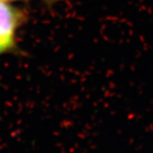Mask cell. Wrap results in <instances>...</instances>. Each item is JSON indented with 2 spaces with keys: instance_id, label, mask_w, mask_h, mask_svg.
Listing matches in <instances>:
<instances>
[{
  "instance_id": "6da1fadb",
  "label": "cell",
  "mask_w": 153,
  "mask_h": 153,
  "mask_svg": "<svg viewBox=\"0 0 153 153\" xmlns=\"http://www.w3.org/2000/svg\"><path fill=\"white\" fill-rule=\"evenodd\" d=\"M27 21L23 10L0 0V57L18 50V33Z\"/></svg>"
},
{
  "instance_id": "7a4b0ae2",
  "label": "cell",
  "mask_w": 153,
  "mask_h": 153,
  "mask_svg": "<svg viewBox=\"0 0 153 153\" xmlns=\"http://www.w3.org/2000/svg\"><path fill=\"white\" fill-rule=\"evenodd\" d=\"M1 1H5V2H10V3H12V2H16V1H25V0H1Z\"/></svg>"
}]
</instances>
